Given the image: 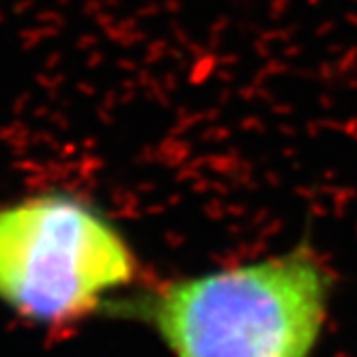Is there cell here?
Wrapping results in <instances>:
<instances>
[{"instance_id": "6da1fadb", "label": "cell", "mask_w": 357, "mask_h": 357, "mask_svg": "<svg viewBox=\"0 0 357 357\" xmlns=\"http://www.w3.org/2000/svg\"><path fill=\"white\" fill-rule=\"evenodd\" d=\"M331 278L308 245L259 263L174 280L104 312L153 327L174 357H310Z\"/></svg>"}, {"instance_id": "7a4b0ae2", "label": "cell", "mask_w": 357, "mask_h": 357, "mask_svg": "<svg viewBox=\"0 0 357 357\" xmlns=\"http://www.w3.org/2000/svg\"><path fill=\"white\" fill-rule=\"evenodd\" d=\"M136 278V257L116 226L67 194L0 207V301L43 325L104 310Z\"/></svg>"}]
</instances>
